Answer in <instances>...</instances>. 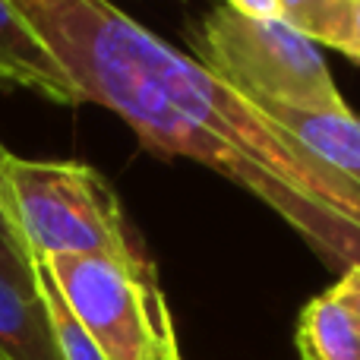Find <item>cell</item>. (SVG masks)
Segmentation results:
<instances>
[{
    "label": "cell",
    "mask_w": 360,
    "mask_h": 360,
    "mask_svg": "<svg viewBox=\"0 0 360 360\" xmlns=\"http://www.w3.org/2000/svg\"><path fill=\"white\" fill-rule=\"evenodd\" d=\"M82 101L111 108L155 155L193 158L253 193L329 269L360 266V186L326 168L259 105L111 0H13Z\"/></svg>",
    "instance_id": "1"
},
{
    "label": "cell",
    "mask_w": 360,
    "mask_h": 360,
    "mask_svg": "<svg viewBox=\"0 0 360 360\" xmlns=\"http://www.w3.org/2000/svg\"><path fill=\"white\" fill-rule=\"evenodd\" d=\"M0 212L32 259L111 256L149 266L130 243L111 184L82 162H29L6 155L0 168Z\"/></svg>",
    "instance_id": "2"
},
{
    "label": "cell",
    "mask_w": 360,
    "mask_h": 360,
    "mask_svg": "<svg viewBox=\"0 0 360 360\" xmlns=\"http://www.w3.org/2000/svg\"><path fill=\"white\" fill-rule=\"evenodd\" d=\"M196 57L253 105L342 111L345 98L319 48L285 19H256L221 6L190 32Z\"/></svg>",
    "instance_id": "3"
},
{
    "label": "cell",
    "mask_w": 360,
    "mask_h": 360,
    "mask_svg": "<svg viewBox=\"0 0 360 360\" xmlns=\"http://www.w3.org/2000/svg\"><path fill=\"white\" fill-rule=\"evenodd\" d=\"M41 266L108 360L162 357L174 319L152 262L127 266L111 256H51Z\"/></svg>",
    "instance_id": "4"
},
{
    "label": "cell",
    "mask_w": 360,
    "mask_h": 360,
    "mask_svg": "<svg viewBox=\"0 0 360 360\" xmlns=\"http://www.w3.org/2000/svg\"><path fill=\"white\" fill-rule=\"evenodd\" d=\"M0 86L29 89L54 105H82V92L13 0H0Z\"/></svg>",
    "instance_id": "5"
},
{
    "label": "cell",
    "mask_w": 360,
    "mask_h": 360,
    "mask_svg": "<svg viewBox=\"0 0 360 360\" xmlns=\"http://www.w3.org/2000/svg\"><path fill=\"white\" fill-rule=\"evenodd\" d=\"M281 130H288L326 168L360 186V117L351 108L310 111L294 105H259Z\"/></svg>",
    "instance_id": "6"
},
{
    "label": "cell",
    "mask_w": 360,
    "mask_h": 360,
    "mask_svg": "<svg viewBox=\"0 0 360 360\" xmlns=\"http://www.w3.org/2000/svg\"><path fill=\"white\" fill-rule=\"evenodd\" d=\"M294 342L300 360H360V319L329 288L300 310Z\"/></svg>",
    "instance_id": "7"
},
{
    "label": "cell",
    "mask_w": 360,
    "mask_h": 360,
    "mask_svg": "<svg viewBox=\"0 0 360 360\" xmlns=\"http://www.w3.org/2000/svg\"><path fill=\"white\" fill-rule=\"evenodd\" d=\"M0 360H63L41 297L0 278Z\"/></svg>",
    "instance_id": "8"
},
{
    "label": "cell",
    "mask_w": 360,
    "mask_h": 360,
    "mask_svg": "<svg viewBox=\"0 0 360 360\" xmlns=\"http://www.w3.org/2000/svg\"><path fill=\"white\" fill-rule=\"evenodd\" d=\"M278 16L313 44L342 51L348 41L357 0H275Z\"/></svg>",
    "instance_id": "9"
},
{
    "label": "cell",
    "mask_w": 360,
    "mask_h": 360,
    "mask_svg": "<svg viewBox=\"0 0 360 360\" xmlns=\"http://www.w3.org/2000/svg\"><path fill=\"white\" fill-rule=\"evenodd\" d=\"M35 281H38V297H41L44 310L51 316V326H54V338H57V348H60L63 360H108L101 354V348L92 342L86 329L79 326V319L70 313L67 300L60 297L57 285L51 281L48 269L35 259Z\"/></svg>",
    "instance_id": "10"
},
{
    "label": "cell",
    "mask_w": 360,
    "mask_h": 360,
    "mask_svg": "<svg viewBox=\"0 0 360 360\" xmlns=\"http://www.w3.org/2000/svg\"><path fill=\"white\" fill-rule=\"evenodd\" d=\"M6 155H10V152H6L4 143H0V168H4ZM0 278L10 281L16 291L29 294V297H35V294H38L35 259H32L29 250L19 243V237L13 234V228L6 224L4 212H0Z\"/></svg>",
    "instance_id": "11"
},
{
    "label": "cell",
    "mask_w": 360,
    "mask_h": 360,
    "mask_svg": "<svg viewBox=\"0 0 360 360\" xmlns=\"http://www.w3.org/2000/svg\"><path fill=\"white\" fill-rule=\"evenodd\" d=\"M335 294L351 307V313L360 319V266H351L348 272H342V278L335 281Z\"/></svg>",
    "instance_id": "12"
},
{
    "label": "cell",
    "mask_w": 360,
    "mask_h": 360,
    "mask_svg": "<svg viewBox=\"0 0 360 360\" xmlns=\"http://www.w3.org/2000/svg\"><path fill=\"white\" fill-rule=\"evenodd\" d=\"M224 6L243 13V16H256V19H281L275 0H224Z\"/></svg>",
    "instance_id": "13"
},
{
    "label": "cell",
    "mask_w": 360,
    "mask_h": 360,
    "mask_svg": "<svg viewBox=\"0 0 360 360\" xmlns=\"http://www.w3.org/2000/svg\"><path fill=\"white\" fill-rule=\"evenodd\" d=\"M342 54H348L351 60L360 63V0L354 6V19H351V32H348V41H345Z\"/></svg>",
    "instance_id": "14"
},
{
    "label": "cell",
    "mask_w": 360,
    "mask_h": 360,
    "mask_svg": "<svg viewBox=\"0 0 360 360\" xmlns=\"http://www.w3.org/2000/svg\"><path fill=\"white\" fill-rule=\"evenodd\" d=\"M158 360H184V357H180V345H177L174 326H171L168 335H165V348H162V357H158Z\"/></svg>",
    "instance_id": "15"
}]
</instances>
